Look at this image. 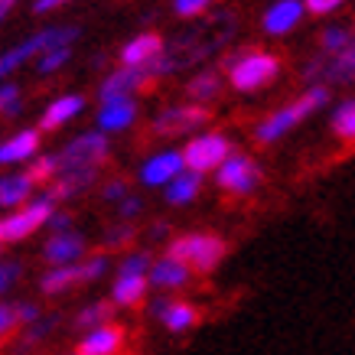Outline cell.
Here are the masks:
<instances>
[{
  "label": "cell",
  "instance_id": "obj_36",
  "mask_svg": "<svg viewBox=\"0 0 355 355\" xmlns=\"http://www.w3.org/2000/svg\"><path fill=\"white\" fill-rule=\"evenodd\" d=\"M130 238H134V225H128V222L108 228L105 232V251H124V245H130Z\"/></svg>",
  "mask_w": 355,
  "mask_h": 355
},
{
  "label": "cell",
  "instance_id": "obj_9",
  "mask_svg": "<svg viewBox=\"0 0 355 355\" xmlns=\"http://www.w3.org/2000/svg\"><path fill=\"white\" fill-rule=\"evenodd\" d=\"M218 186L232 196H251L261 186V166L245 153H232L216 170Z\"/></svg>",
  "mask_w": 355,
  "mask_h": 355
},
{
  "label": "cell",
  "instance_id": "obj_42",
  "mask_svg": "<svg viewBox=\"0 0 355 355\" xmlns=\"http://www.w3.org/2000/svg\"><path fill=\"white\" fill-rule=\"evenodd\" d=\"M17 310H20V326H23V329L43 320V313H40V306H36V303H30V300H20V303H17Z\"/></svg>",
  "mask_w": 355,
  "mask_h": 355
},
{
  "label": "cell",
  "instance_id": "obj_44",
  "mask_svg": "<svg viewBox=\"0 0 355 355\" xmlns=\"http://www.w3.org/2000/svg\"><path fill=\"white\" fill-rule=\"evenodd\" d=\"M144 212V202H140L137 196H128L124 202H118V218L121 222H130L134 216H140Z\"/></svg>",
  "mask_w": 355,
  "mask_h": 355
},
{
  "label": "cell",
  "instance_id": "obj_39",
  "mask_svg": "<svg viewBox=\"0 0 355 355\" xmlns=\"http://www.w3.org/2000/svg\"><path fill=\"white\" fill-rule=\"evenodd\" d=\"M20 326V310H17V303H0V339L7 333H13Z\"/></svg>",
  "mask_w": 355,
  "mask_h": 355
},
{
  "label": "cell",
  "instance_id": "obj_10",
  "mask_svg": "<svg viewBox=\"0 0 355 355\" xmlns=\"http://www.w3.org/2000/svg\"><path fill=\"white\" fill-rule=\"evenodd\" d=\"M209 121V111L202 105H173V108H163L157 118H153V134L157 137H176V134H193Z\"/></svg>",
  "mask_w": 355,
  "mask_h": 355
},
{
  "label": "cell",
  "instance_id": "obj_3",
  "mask_svg": "<svg viewBox=\"0 0 355 355\" xmlns=\"http://www.w3.org/2000/svg\"><path fill=\"white\" fill-rule=\"evenodd\" d=\"M225 251H228V245L218 235H212V232H189V235L173 238L166 254L189 264L196 274H212L222 264Z\"/></svg>",
  "mask_w": 355,
  "mask_h": 355
},
{
  "label": "cell",
  "instance_id": "obj_47",
  "mask_svg": "<svg viewBox=\"0 0 355 355\" xmlns=\"http://www.w3.org/2000/svg\"><path fill=\"white\" fill-rule=\"evenodd\" d=\"M170 303H173V300H166V297H160V300H153L150 313H153V316H157V320H163V313L170 310Z\"/></svg>",
  "mask_w": 355,
  "mask_h": 355
},
{
  "label": "cell",
  "instance_id": "obj_31",
  "mask_svg": "<svg viewBox=\"0 0 355 355\" xmlns=\"http://www.w3.org/2000/svg\"><path fill=\"white\" fill-rule=\"evenodd\" d=\"M352 36H355V30H349V26H326L323 30V36H320V53L323 55H339L345 49V46L352 43Z\"/></svg>",
  "mask_w": 355,
  "mask_h": 355
},
{
  "label": "cell",
  "instance_id": "obj_2",
  "mask_svg": "<svg viewBox=\"0 0 355 355\" xmlns=\"http://www.w3.org/2000/svg\"><path fill=\"white\" fill-rule=\"evenodd\" d=\"M228 85L235 92H261L280 76V59L264 49H241V53L225 55Z\"/></svg>",
  "mask_w": 355,
  "mask_h": 355
},
{
  "label": "cell",
  "instance_id": "obj_11",
  "mask_svg": "<svg viewBox=\"0 0 355 355\" xmlns=\"http://www.w3.org/2000/svg\"><path fill=\"white\" fill-rule=\"evenodd\" d=\"M150 82V72L147 69H128V65H121V69H114L105 82H101V88H98V101L101 105H111V101H124V98H130L137 88H144Z\"/></svg>",
  "mask_w": 355,
  "mask_h": 355
},
{
  "label": "cell",
  "instance_id": "obj_40",
  "mask_svg": "<svg viewBox=\"0 0 355 355\" xmlns=\"http://www.w3.org/2000/svg\"><path fill=\"white\" fill-rule=\"evenodd\" d=\"M209 3L212 0H173V10H176V17H199V13L209 10Z\"/></svg>",
  "mask_w": 355,
  "mask_h": 355
},
{
  "label": "cell",
  "instance_id": "obj_8",
  "mask_svg": "<svg viewBox=\"0 0 355 355\" xmlns=\"http://www.w3.org/2000/svg\"><path fill=\"white\" fill-rule=\"evenodd\" d=\"M232 144H228L225 134H196L189 144L183 147V160H186V170H193V173H212L218 170L222 163L232 157Z\"/></svg>",
  "mask_w": 355,
  "mask_h": 355
},
{
  "label": "cell",
  "instance_id": "obj_32",
  "mask_svg": "<svg viewBox=\"0 0 355 355\" xmlns=\"http://www.w3.org/2000/svg\"><path fill=\"white\" fill-rule=\"evenodd\" d=\"M150 268H153L150 254H147V251H140V248H130L128 254L121 258V264H118V277H124V274H147V277H150Z\"/></svg>",
  "mask_w": 355,
  "mask_h": 355
},
{
  "label": "cell",
  "instance_id": "obj_45",
  "mask_svg": "<svg viewBox=\"0 0 355 355\" xmlns=\"http://www.w3.org/2000/svg\"><path fill=\"white\" fill-rule=\"evenodd\" d=\"M46 228H49L53 235H62V232H72V216H69V212H59V209H55V212H53V218L46 222Z\"/></svg>",
  "mask_w": 355,
  "mask_h": 355
},
{
  "label": "cell",
  "instance_id": "obj_1",
  "mask_svg": "<svg viewBox=\"0 0 355 355\" xmlns=\"http://www.w3.org/2000/svg\"><path fill=\"white\" fill-rule=\"evenodd\" d=\"M326 101H329V88L326 85H310L300 98H293L291 105L270 111L268 118L254 128V137H258L261 144H277L280 137H287L293 128H300L303 121L313 118L320 108H326Z\"/></svg>",
  "mask_w": 355,
  "mask_h": 355
},
{
  "label": "cell",
  "instance_id": "obj_35",
  "mask_svg": "<svg viewBox=\"0 0 355 355\" xmlns=\"http://www.w3.org/2000/svg\"><path fill=\"white\" fill-rule=\"evenodd\" d=\"M78 268H82V284H95V280H101L108 274L111 261L105 258V254H92V258L78 261Z\"/></svg>",
  "mask_w": 355,
  "mask_h": 355
},
{
  "label": "cell",
  "instance_id": "obj_13",
  "mask_svg": "<svg viewBox=\"0 0 355 355\" xmlns=\"http://www.w3.org/2000/svg\"><path fill=\"white\" fill-rule=\"evenodd\" d=\"M40 147H43V137H40V128H23L17 134H10L7 140H0V166H10V163H30L40 157Z\"/></svg>",
  "mask_w": 355,
  "mask_h": 355
},
{
  "label": "cell",
  "instance_id": "obj_19",
  "mask_svg": "<svg viewBox=\"0 0 355 355\" xmlns=\"http://www.w3.org/2000/svg\"><path fill=\"white\" fill-rule=\"evenodd\" d=\"M121 345H124V329L108 323L85 333V339L78 343V355H118Z\"/></svg>",
  "mask_w": 355,
  "mask_h": 355
},
{
  "label": "cell",
  "instance_id": "obj_28",
  "mask_svg": "<svg viewBox=\"0 0 355 355\" xmlns=\"http://www.w3.org/2000/svg\"><path fill=\"white\" fill-rule=\"evenodd\" d=\"M196 320H199V313H196L193 303H186V300H173L170 303V310L163 313V320L160 323L170 329V333H186V329H193Z\"/></svg>",
  "mask_w": 355,
  "mask_h": 355
},
{
  "label": "cell",
  "instance_id": "obj_25",
  "mask_svg": "<svg viewBox=\"0 0 355 355\" xmlns=\"http://www.w3.org/2000/svg\"><path fill=\"white\" fill-rule=\"evenodd\" d=\"M76 284H82V268H78V264H62V268L46 270L43 280H40V291H43L46 297H59V293L72 291Z\"/></svg>",
  "mask_w": 355,
  "mask_h": 355
},
{
  "label": "cell",
  "instance_id": "obj_21",
  "mask_svg": "<svg viewBox=\"0 0 355 355\" xmlns=\"http://www.w3.org/2000/svg\"><path fill=\"white\" fill-rule=\"evenodd\" d=\"M95 176H98L95 170H78V173L65 170V173H59V176H55L53 183L46 186V196H49V199H55V202H62V199H76V196H82L88 186L95 183Z\"/></svg>",
  "mask_w": 355,
  "mask_h": 355
},
{
  "label": "cell",
  "instance_id": "obj_24",
  "mask_svg": "<svg viewBox=\"0 0 355 355\" xmlns=\"http://www.w3.org/2000/svg\"><path fill=\"white\" fill-rule=\"evenodd\" d=\"M202 183H205L202 173L183 170L170 186H166V189H163V199H166L170 205H189L193 199H199V193H202Z\"/></svg>",
  "mask_w": 355,
  "mask_h": 355
},
{
  "label": "cell",
  "instance_id": "obj_34",
  "mask_svg": "<svg viewBox=\"0 0 355 355\" xmlns=\"http://www.w3.org/2000/svg\"><path fill=\"white\" fill-rule=\"evenodd\" d=\"M20 111H23L20 85L17 82H0V114L3 118H17Z\"/></svg>",
  "mask_w": 355,
  "mask_h": 355
},
{
  "label": "cell",
  "instance_id": "obj_46",
  "mask_svg": "<svg viewBox=\"0 0 355 355\" xmlns=\"http://www.w3.org/2000/svg\"><path fill=\"white\" fill-rule=\"evenodd\" d=\"M62 3H69V0H36V3H33V13H49V10H55V7H62Z\"/></svg>",
  "mask_w": 355,
  "mask_h": 355
},
{
  "label": "cell",
  "instance_id": "obj_26",
  "mask_svg": "<svg viewBox=\"0 0 355 355\" xmlns=\"http://www.w3.org/2000/svg\"><path fill=\"white\" fill-rule=\"evenodd\" d=\"M218 92H222V76H218L216 69H199V72L186 82V95L193 98L196 105L218 98Z\"/></svg>",
  "mask_w": 355,
  "mask_h": 355
},
{
  "label": "cell",
  "instance_id": "obj_23",
  "mask_svg": "<svg viewBox=\"0 0 355 355\" xmlns=\"http://www.w3.org/2000/svg\"><path fill=\"white\" fill-rule=\"evenodd\" d=\"M33 180L26 173H10L0 176V209H20L33 199Z\"/></svg>",
  "mask_w": 355,
  "mask_h": 355
},
{
  "label": "cell",
  "instance_id": "obj_5",
  "mask_svg": "<svg viewBox=\"0 0 355 355\" xmlns=\"http://www.w3.org/2000/svg\"><path fill=\"white\" fill-rule=\"evenodd\" d=\"M53 212H55V199H49L46 193L30 199V202L20 205V209L7 212V216L0 218V245H17L23 238H30L33 232L46 228V222L53 218Z\"/></svg>",
  "mask_w": 355,
  "mask_h": 355
},
{
  "label": "cell",
  "instance_id": "obj_37",
  "mask_svg": "<svg viewBox=\"0 0 355 355\" xmlns=\"http://www.w3.org/2000/svg\"><path fill=\"white\" fill-rule=\"evenodd\" d=\"M59 323V320H55V316H46V320H40V323H33V326H26V333L20 336V345H26V349H30V345H36V343H43L46 336L53 333V326Z\"/></svg>",
  "mask_w": 355,
  "mask_h": 355
},
{
  "label": "cell",
  "instance_id": "obj_38",
  "mask_svg": "<svg viewBox=\"0 0 355 355\" xmlns=\"http://www.w3.org/2000/svg\"><path fill=\"white\" fill-rule=\"evenodd\" d=\"M23 274V264L20 261H0V293H7L20 280Z\"/></svg>",
  "mask_w": 355,
  "mask_h": 355
},
{
  "label": "cell",
  "instance_id": "obj_48",
  "mask_svg": "<svg viewBox=\"0 0 355 355\" xmlns=\"http://www.w3.org/2000/svg\"><path fill=\"white\" fill-rule=\"evenodd\" d=\"M13 3H17V0H0V23H3V17L13 10Z\"/></svg>",
  "mask_w": 355,
  "mask_h": 355
},
{
  "label": "cell",
  "instance_id": "obj_4",
  "mask_svg": "<svg viewBox=\"0 0 355 355\" xmlns=\"http://www.w3.org/2000/svg\"><path fill=\"white\" fill-rule=\"evenodd\" d=\"M78 33H82L78 26H46V30L33 33L30 40H23L20 46L0 53V78H7L13 69H20L30 59H40V55L55 49V46H72L78 40Z\"/></svg>",
  "mask_w": 355,
  "mask_h": 355
},
{
  "label": "cell",
  "instance_id": "obj_33",
  "mask_svg": "<svg viewBox=\"0 0 355 355\" xmlns=\"http://www.w3.org/2000/svg\"><path fill=\"white\" fill-rule=\"evenodd\" d=\"M69 59H72V46H55V49H49V53H43L36 59V72H40V76H53Z\"/></svg>",
  "mask_w": 355,
  "mask_h": 355
},
{
  "label": "cell",
  "instance_id": "obj_14",
  "mask_svg": "<svg viewBox=\"0 0 355 355\" xmlns=\"http://www.w3.org/2000/svg\"><path fill=\"white\" fill-rule=\"evenodd\" d=\"M166 53V46H163V40L157 36V33H137L134 40H128V43L121 46V65H128V69H147V65L153 62V59H160V55Z\"/></svg>",
  "mask_w": 355,
  "mask_h": 355
},
{
  "label": "cell",
  "instance_id": "obj_6",
  "mask_svg": "<svg viewBox=\"0 0 355 355\" xmlns=\"http://www.w3.org/2000/svg\"><path fill=\"white\" fill-rule=\"evenodd\" d=\"M108 160V134H101V130H82L78 137H72L65 144L62 150H59V173L65 170H95Z\"/></svg>",
  "mask_w": 355,
  "mask_h": 355
},
{
  "label": "cell",
  "instance_id": "obj_12",
  "mask_svg": "<svg viewBox=\"0 0 355 355\" xmlns=\"http://www.w3.org/2000/svg\"><path fill=\"white\" fill-rule=\"evenodd\" d=\"M186 170V160H183V150H160L147 157L144 166H140V183L144 186H166Z\"/></svg>",
  "mask_w": 355,
  "mask_h": 355
},
{
  "label": "cell",
  "instance_id": "obj_41",
  "mask_svg": "<svg viewBox=\"0 0 355 355\" xmlns=\"http://www.w3.org/2000/svg\"><path fill=\"white\" fill-rule=\"evenodd\" d=\"M101 199H105V202H124V199H128V180H111V183H105Z\"/></svg>",
  "mask_w": 355,
  "mask_h": 355
},
{
  "label": "cell",
  "instance_id": "obj_7",
  "mask_svg": "<svg viewBox=\"0 0 355 355\" xmlns=\"http://www.w3.org/2000/svg\"><path fill=\"white\" fill-rule=\"evenodd\" d=\"M303 82L310 85H352L355 82V36L339 55H316L303 65Z\"/></svg>",
  "mask_w": 355,
  "mask_h": 355
},
{
  "label": "cell",
  "instance_id": "obj_16",
  "mask_svg": "<svg viewBox=\"0 0 355 355\" xmlns=\"http://www.w3.org/2000/svg\"><path fill=\"white\" fill-rule=\"evenodd\" d=\"M134 121H137V101L124 98V101H111V105L98 108L95 130H101V134H124Z\"/></svg>",
  "mask_w": 355,
  "mask_h": 355
},
{
  "label": "cell",
  "instance_id": "obj_43",
  "mask_svg": "<svg viewBox=\"0 0 355 355\" xmlns=\"http://www.w3.org/2000/svg\"><path fill=\"white\" fill-rule=\"evenodd\" d=\"M303 7L313 13V17H326V13H333L343 7V0H303Z\"/></svg>",
  "mask_w": 355,
  "mask_h": 355
},
{
  "label": "cell",
  "instance_id": "obj_27",
  "mask_svg": "<svg viewBox=\"0 0 355 355\" xmlns=\"http://www.w3.org/2000/svg\"><path fill=\"white\" fill-rule=\"evenodd\" d=\"M329 130H333L343 144L355 147V98H345V101H339L333 108V114H329Z\"/></svg>",
  "mask_w": 355,
  "mask_h": 355
},
{
  "label": "cell",
  "instance_id": "obj_49",
  "mask_svg": "<svg viewBox=\"0 0 355 355\" xmlns=\"http://www.w3.org/2000/svg\"><path fill=\"white\" fill-rule=\"evenodd\" d=\"M150 235H153V238H163V235H166V222H157Z\"/></svg>",
  "mask_w": 355,
  "mask_h": 355
},
{
  "label": "cell",
  "instance_id": "obj_29",
  "mask_svg": "<svg viewBox=\"0 0 355 355\" xmlns=\"http://www.w3.org/2000/svg\"><path fill=\"white\" fill-rule=\"evenodd\" d=\"M111 316H114V303L98 300V303H88V306H82V310L76 313V326L92 333V329H98V326H108Z\"/></svg>",
  "mask_w": 355,
  "mask_h": 355
},
{
  "label": "cell",
  "instance_id": "obj_20",
  "mask_svg": "<svg viewBox=\"0 0 355 355\" xmlns=\"http://www.w3.org/2000/svg\"><path fill=\"white\" fill-rule=\"evenodd\" d=\"M85 111V98L82 95H62L55 98V101H49L43 111V118H40V130H59L62 124H69L72 118H78Z\"/></svg>",
  "mask_w": 355,
  "mask_h": 355
},
{
  "label": "cell",
  "instance_id": "obj_18",
  "mask_svg": "<svg viewBox=\"0 0 355 355\" xmlns=\"http://www.w3.org/2000/svg\"><path fill=\"white\" fill-rule=\"evenodd\" d=\"M189 274H193L189 264H183L173 254H163V258L153 261L150 268V287H157V291H180V287H186Z\"/></svg>",
  "mask_w": 355,
  "mask_h": 355
},
{
  "label": "cell",
  "instance_id": "obj_17",
  "mask_svg": "<svg viewBox=\"0 0 355 355\" xmlns=\"http://www.w3.org/2000/svg\"><path fill=\"white\" fill-rule=\"evenodd\" d=\"M303 10H306L303 0H277V3H270L268 10H264L261 26H264V33H270V36H287V33L303 20Z\"/></svg>",
  "mask_w": 355,
  "mask_h": 355
},
{
  "label": "cell",
  "instance_id": "obj_30",
  "mask_svg": "<svg viewBox=\"0 0 355 355\" xmlns=\"http://www.w3.org/2000/svg\"><path fill=\"white\" fill-rule=\"evenodd\" d=\"M26 176H30L36 186H49L55 176H59V153H40L36 160H30Z\"/></svg>",
  "mask_w": 355,
  "mask_h": 355
},
{
  "label": "cell",
  "instance_id": "obj_50",
  "mask_svg": "<svg viewBox=\"0 0 355 355\" xmlns=\"http://www.w3.org/2000/svg\"><path fill=\"white\" fill-rule=\"evenodd\" d=\"M0 248H3V245H0Z\"/></svg>",
  "mask_w": 355,
  "mask_h": 355
},
{
  "label": "cell",
  "instance_id": "obj_15",
  "mask_svg": "<svg viewBox=\"0 0 355 355\" xmlns=\"http://www.w3.org/2000/svg\"><path fill=\"white\" fill-rule=\"evenodd\" d=\"M43 261L49 268H62V264H78V261H85V238L78 235V232L53 235L43 248Z\"/></svg>",
  "mask_w": 355,
  "mask_h": 355
},
{
  "label": "cell",
  "instance_id": "obj_22",
  "mask_svg": "<svg viewBox=\"0 0 355 355\" xmlns=\"http://www.w3.org/2000/svg\"><path fill=\"white\" fill-rule=\"evenodd\" d=\"M147 287H150V277L147 274H124V277L114 280V287H111V303L114 306H137L144 303L147 297Z\"/></svg>",
  "mask_w": 355,
  "mask_h": 355
}]
</instances>
